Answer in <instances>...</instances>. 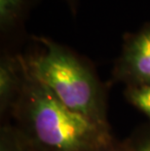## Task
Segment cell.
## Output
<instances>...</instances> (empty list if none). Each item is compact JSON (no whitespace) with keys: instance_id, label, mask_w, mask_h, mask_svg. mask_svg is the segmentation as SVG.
<instances>
[{"instance_id":"obj_7","label":"cell","mask_w":150,"mask_h":151,"mask_svg":"<svg viewBox=\"0 0 150 151\" xmlns=\"http://www.w3.org/2000/svg\"><path fill=\"white\" fill-rule=\"evenodd\" d=\"M124 97L132 106L147 117L150 124V85L126 86Z\"/></svg>"},{"instance_id":"obj_10","label":"cell","mask_w":150,"mask_h":151,"mask_svg":"<svg viewBox=\"0 0 150 151\" xmlns=\"http://www.w3.org/2000/svg\"><path fill=\"white\" fill-rule=\"evenodd\" d=\"M65 3L67 4L69 10L71 11L73 16H76L78 11V6H79V1L80 0H65Z\"/></svg>"},{"instance_id":"obj_2","label":"cell","mask_w":150,"mask_h":151,"mask_svg":"<svg viewBox=\"0 0 150 151\" xmlns=\"http://www.w3.org/2000/svg\"><path fill=\"white\" fill-rule=\"evenodd\" d=\"M37 51L22 55L27 72L71 110L109 125L107 89L90 60L45 36H32Z\"/></svg>"},{"instance_id":"obj_6","label":"cell","mask_w":150,"mask_h":151,"mask_svg":"<svg viewBox=\"0 0 150 151\" xmlns=\"http://www.w3.org/2000/svg\"><path fill=\"white\" fill-rule=\"evenodd\" d=\"M0 151H34L29 141L14 123L4 122L0 128Z\"/></svg>"},{"instance_id":"obj_3","label":"cell","mask_w":150,"mask_h":151,"mask_svg":"<svg viewBox=\"0 0 150 151\" xmlns=\"http://www.w3.org/2000/svg\"><path fill=\"white\" fill-rule=\"evenodd\" d=\"M112 76L114 81L125 87L150 85V22L124 35Z\"/></svg>"},{"instance_id":"obj_5","label":"cell","mask_w":150,"mask_h":151,"mask_svg":"<svg viewBox=\"0 0 150 151\" xmlns=\"http://www.w3.org/2000/svg\"><path fill=\"white\" fill-rule=\"evenodd\" d=\"M39 1L0 0V33L5 47L10 41L23 35L25 21Z\"/></svg>"},{"instance_id":"obj_9","label":"cell","mask_w":150,"mask_h":151,"mask_svg":"<svg viewBox=\"0 0 150 151\" xmlns=\"http://www.w3.org/2000/svg\"><path fill=\"white\" fill-rule=\"evenodd\" d=\"M105 151H128V144L126 139L123 140L116 139Z\"/></svg>"},{"instance_id":"obj_8","label":"cell","mask_w":150,"mask_h":151,"mask_svg":"<svg viewBox=\"0 0 150 151\" xmlns=\"http://www.w3.org/2000/svg\"><path fill=\"white\" fill-rule=\"evenodd\" d=\"M126 140L128 151H150V124L138 128Z\"/></svg>"},{"instance_id":"obj_1","label":"cell","mask_w":150,"mask_h":151,"mask_svg":"<svg viewBox=\"0 0 150 151\" xmlns=\"http://www.w3.org/2000/svg\"><path fill=\"white\" fill-rule=\"evenodd\" d=\"M12 119L34 151H105L116 140L110 125L66 107L27 69Z\"/></svg>"},{"instance_id":"obj_4","label":"cell","mask_w":150,"mask_h":151,"mask_svg":"<svg viewBox=\"0 0 150 151\" xmlns=\"http://www.w3.org/2000/svg\"><path fill=\"white\" fill-rule=\"evenodd\" d=\"M25 80V68L20 53L2 50L0 58V116L9 122L20 99Z\"/></svg>"}]
</instances>
